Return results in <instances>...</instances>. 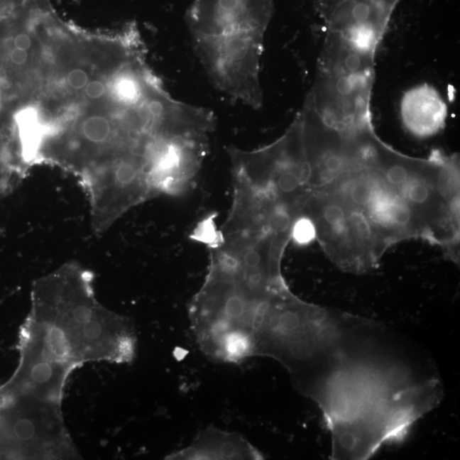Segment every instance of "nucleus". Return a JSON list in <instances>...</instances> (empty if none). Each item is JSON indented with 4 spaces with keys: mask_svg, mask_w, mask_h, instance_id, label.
<instances>
[{
    "mask_svg": "<svg viewBox=\"0 0 460 460\" xmlns=\"http://www.w3.org/2000/svg\"><path fill=\"white\" fill-rule=\"evenodd\" d=\"M388 148L373 128L346 139L338 166L310 190L302 209L315 240L344 271L372 270L415 224L411 187L388 174Z\"/></svg>",
    "mask_w": 460,
    "mask_h": 460,
    "instance_id": "1",
    "label": "nucleus"
},
{
    "mask_svg": "<svg viewBox=\"0 0 460 460\" xmlns=\"http://www.w3.org/2000/svg\"><path fill=\"white\" fill-rule=\"evenodd\" d=\"M28 319L50 352L77 368L91 361L134 359L133 325L97 301L92 276L79 264H64L36 281Z\"/></svg>",
    "mask_w": 460,
    "mask_h": 460,
    "instance_id": "2",
    "label": "nucleus"
},
{
    "mask_svg": "<svg viewBox=\"0 0 460 460\" xmlns=\"http://www.w3.org/2000/svg\"><path fill=\"white\" fill-rule=\"evenodd\" d=\"M274 0H194L185 21L211 83L249 108L263 106L260 66Z\"/></svg>",
    "mask_w": 460,
    "mask_h": 460,
    "instance_id": "3",
    "label": "nucleus"
},
{
    "mask_svg": "<svg viewBox=\"0 0 460 460\" xmlns=\"http://www.w3.org/2000/svg\"><path fill=\"white\" fill-rule=\"evenodd\" d=\"M91 207L94 231L101 234L132 207L158 196L150 155L127 152L101 162L81 175Z\"/></svg>",
    "mask_w": 460,
    "mask_h": 460,
    "instance_id": "4",
    "label": "nucleus"
},
{
    "mask_svg": "<svg viewBox=\"0 0 460 460\" xmlns=\"http://www.w3.org/2000/svg\"><path fill=\"white\" fill-rule=\"evenodd\" d=\"M400 114L403 126L409 133L417 138L426 139L443 130L449 112L437 89L423 84L403 94Z\"/></svg>",
    "mask_w": 460,
    "mask_h": 460,
    "instance_id": "5",
    "label": "nucleus"
},
{
    "mask_svg": "<svg viewBox=\"0 0 460 460\" xmlns=\"http://www.w3.org/2000/svg\"><path fill=\"white\" fill-rule=\"evenodd\" d=\"M168 459L257 460L263 459V456L241 434L209 427L202 430L189 447L170 455Z\"/></svg>",
    "mask_w": 460,
    "mask_h": 460,
    "instance_id": "6",
    "label": "nucleus"
},
{
    "mask_svg": "<svg viewBox=\"0 0 460 460\" xmlns=\"http://www.w3.org/2000/svg\"><path fill=\"white\" fill-rule=\"evenodd\" d=\"M78 132L81 139L92 146H104L116 141V129L110 119L104 115L94 114L85 118L80 123Z\"/></svg>",
    "mask_w": 460,
    "mask_h": 460,
    "instance_id": "7",
    "label": "nucleus"
},
{
    "mask_svg": "<svg viewBox=\"0 0 460 460\" xmlns=\"http://www.w3.org/2000/svg\"><path fill=\"white\" fill-rule=\"evenodd\" d=\"M191 239L202 242L207 246L209 249L216 248L221 241V233L217 229L215 217L210 215L198 224L197 227L192 233Z\"/></svg>",
    "mask_w": 460,
    "mask_h": 460,
    "instance_id": "8",
    "label": "nucleus"
},
{
    "mask_svg": "<svg viewBox=\"0 0 460 460\" xmlns=\"http://www.w3.org/2000/svg\"><path fill=\"white\" fill-rule=\"evenodd\" d=\"M399 0H319V10L323 15H331L336 11H349L361 6L398 2Z\"/></svg>",
    "mask_w": 460,
    "mask_h": 460,
    "instance_id": "9",
    "label": "nucleus"
},
{
    "mask_svg": "<svg viewBox=\"0 0 460 460\" xmlns=\"http://www.w3.org/2000/svg\"><path fill=\"white\" fill-rule=\"evenodd\" d=\"M317 239V231L313 221L308 217H300L294 221L291 232V241L297 246L311 244Z\"/></svg>",
    "mask_w": 460,
    "mask_h": 460,
    "instance_id": "10",
    "label": "nucleus"
},
{
    "mask_svg": "<svg viewBox=\"0 0 460 460\" xmlns=\"http://www.w3.org/2000/svg\"><path fill=\"white\" fill-rule=\"evenodd\" d=\"M67 82L72 89H82L89 83L88 74L80 68H75L68 72Z\"/></svg>",
    "mask_w": 460,
    "mask_h": 460,
    "instance_id": "11",
    "label": "nucleus"
},
{
    "mask_svg": "<svg viewBox=\"0 0 460 460\" xmlns=\"http://www.w3.org/2000/svg\"><path fill=\"white\" fill-rule=\"evenodd\" d=\"M106 92L105 84L99 80H93L89 82L85 87V94L91 99H98L104 95Z\"/></svg>",
    "mask_w": 460,
    "mask_h": 460,
    "instance_id": "12",
    "label": "nucleus"
},
{
    "mask_svg": "<svg viewBox=\"0 0 460 460\" xmlns=\"http://www.w3.org/2000/svg\"><path fill=\"white\" fill-rule=\"evenodd\" d=\"M15 48L28 50L32 45L31 38L27 33H19L14 38Z\"/></svg>",
    "mask_w": 460,
    "mask_h": 460,
    "instance_id": "13",
    "label": "nucleus"
},
{
    "mask_svg": "<svg viewBox=\"0 0 460 460\" xmlns=\"http://www.w3.org/2000/svg\"><path fill=\"white\" fill-rule=\"evenodd\" d=\"M10 57L11 62L16 65H23L27 62L28 55L27 50L15 48L11 50Z\"/></svg>",
    "mask_w": 460,
    "mask_h": 460,
    "instance_id": "14",
    "label": "nucleus"
},
{
    "mask_svg": "<svg viewBox=\"0 0 460 460\" xmlns=\"http://www.w3.org/2000/svg\"><path fill=\"white\" fill-rule=\"evenodd\" d=\"M7 185H8V181H6V179H4V176L0 174V195H1L3 192L6 190Z\"/></svg>",
    "mask_w": 460,
    "mask_h": 460,
    "instance_id": "15",
    "label": "nucleus"
}]
</instances>
